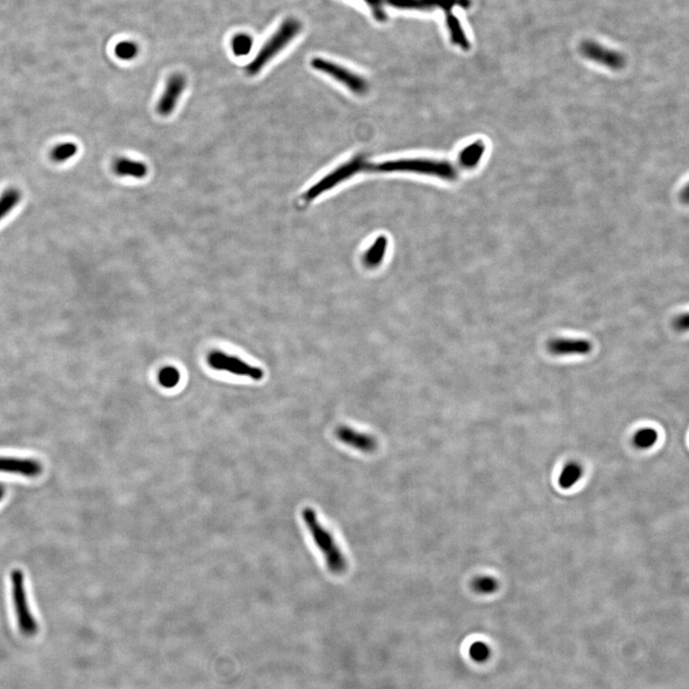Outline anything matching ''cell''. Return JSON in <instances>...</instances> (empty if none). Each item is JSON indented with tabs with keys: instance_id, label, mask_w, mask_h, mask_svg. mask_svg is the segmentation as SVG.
<instances>
[{
	"instance_id": "cell-25",
	"label": "cell",
	"mask_w": 689,
	"mask_h": 689,
	"mask_svg": "<svg viewBox=\"0 0 689 689\" xmlns=\"http://www.w3.org/2000/svg\"><path fill=\"white\" fill-rule=\"evenodd\" d=\"M470 654L476 660H485L489 654L488 648L483 642H475L470 647Z\"/></svg>"
},
{
	"instance_id": "cell-8",
	"label": "cell",
	"mask_w": 689,
	"mask_h": 689,
	"mask_svg": "<svg viewBox=\"0 0 689 689\" xmlns=\"http://www.w3.org/2000/svg\"><path fill=\"white\" fill-rule=\"evenodd\" d=\"M208 362L215 370L226 371L234 375L248 376L254 380H261L263 378V371L261 369L251 366L235 356L228 355L217 350L209 355Z\"/></svg>"
},
{
	"instance_id": "cell-20",
	"label": "cell",
	"mask_w": 689,
	"mask_h": 689,
	"mask_svg": "<svg viewBox=\"0 0 689 689\" xmlns=\"http://www.w3.org/2000/svg\"><path fill=\"white\" fill-rule=\"evenodd\" d=\"M253 40L247 34L235 36L232 40V50L237 57H245L252 50Z\"/></svg>"
},
{
	"instance_id": "cell-4",
	"label": "cell",
	"mask_w": 689,
	"mask_h": 689,
	"mask_svg": "<svg viewBox=\"0 0 689 689\" xmlns=\"http://www.w3.org/2000/svg\"><path fill=\"white\" fill-rule=\"evenodd\" d=\"M302 23L295 19H288L281 23L278 30L268 40L258 51L254 60L251 61L245 70L249 76L260 73L272 59L275 58L300 34Z\"/></svg>"
},
{
	"instance_id": "cell-12",
	"label": "cell",
	"mask_w": 689,
	"mask_h": 689,
	"mask_svg": "<svg viewBox=\"0 0 689 689\" xmlns=\"http://www.w3.org/2000/svg\"><path fill=\"white\" fill-rule=\"evenodd\" d=\"M0 472L34 478L42 474V465L34 458L0 457Z\"/></svg>"
},
{
	"instance_id": "cell-21",
	"label": "cell",
	"mask_w": 689,
	"mask_h": 689,
	"mask_svg": "<svg viewBox=\"0 0 689 689\" xmlns=\"http://www.w3.org/2000/svg\"><path fill=\"white\" fill-rule=\"evenodd\" d=\"M77 153H78V146L74 143H63L54 148L51 156L56 162H65L76 155Z\"/></svg>"
},
{
	"instance_id": "cell-24",
	"label": "cell",
	"mask_w": 689,
	"mask_h": 689,
	"mask_svg": "<svg viewBox=\"0 0 689 689\" xmlns=\"http://www.w3.org/2000/svg\"><path fill=\"white\" fill-rule=\"evenodd\" d=\"M180 375L179 371L173 367H167L161 371L160 376V383L167 388H173L178 383Z\"/></svg>"
},
{
	"instance_id": "cell-1",
	"label": "cell",
	"mask_w": 689,
	"mask_h": 689,
	"mask_svg": "<svg viewBox=\"0 0 689 689\" xmlns=\"http://www.w3.org/2000/svg\"><path fill=\"white\" fill-rule=\"evenodd\" d=\"M367 3L373 17L378 22H384L387 20L386 7L399 10H417L429 12L440 8L447 15V23L449 30L451 40L454 45L468 50L470 43L466 38L460 22L453 14L455 6L470 7V0H364Z\"/></svg>"
},
{
	"instance_id": "cell-23",
	"label": "cell",
	"mask_w": 689,
	"mask_h": 689,
	"mask_svg": "<svg viewBox=\"0 0 689 689\" xmlns=\"http://www.w3.org/2000/svg\"><path fill=\"white\" fill-rule=\"evenodd\" d=\"M115 55L120 60L130 61L137 57L139 49L137 43L132 42H121L115 47Z\"/></svg>"
},
{
	"instance_id": "cell-19",
	"label": "cell",
	"mask_w": 689,
	"mask_h": 689,
	"mask_svg": "<svg viewBox=\"0 0 689 689\" xmlns=\"http://www.w3.org/2000/svg\"><path fill=\"white\" fill-rule=\"evenodd\" d=\"M657 440L658 433L656 430L644 428L640 429L635 434L633 442H634L635 447L640 448V449H647V448L652 447L657 442Z\"/></svg>"
},
{
	"instance_id": "cell-7",
	"label": "cell",
	"mask_w": 689,
	"mask_h": 689,
	"mask_svg": "<svg viewBox=\"0 0 689 689\" xmlns=\"http://www.w3.org/2000/svg\"><path fill=\"white\" fill-rule=\"evenodd\" d=\"M311 66L315 70L332 77L338 83L347 87L353 93L356 95L367 93L369 86L365 79L341 65L325 59L315 58L311 61Z\"/></svg>"
},
{
	"instance_id": "cell-9",
	"label": "cell",
	"mask_w": 689,
	"mask_h": 689,
	"mask_svg": "<svg viewBox=\"0 0 689 689\" xmlns=\"http://www.w3.org/2000/svg\"><path fill=\"white\" fill-rule=\"evenodd\" d=\"M187 86L185 76L180 73H174L168 79L162 96L157 102L158 114L163 117L170 116L178 106L179 99L183 94Z\"/></svg>"
},
{
	"instance_id": "cell-16",
	"label": "cell",
	"mask_w": 689,
	"mask_h": 689,
	"mask_svg": "<svg viewBox=\"0 0 689 689\" xmlns=\"http://www.w3.org/2000/svg\"><path fill=\"white\" fill-rule=\"evenodd\" d=\"M387 248H388V240L385 235H380L364 254V265L368 268H378L385 258Z\"/></svg>"
},
{
	"instance_id": "cell-22",
	"label": "cell",
	"mask_w": 689,
	"mask_h": 689,
	"mask_svg": "<svg viewBox=\"0 0 689 689\" xmlns=\"http://www.w3.org/2000/svg\"><path fill=\"white\" fill-rule=\"evenodd\" d=\"M498 588V583L490 576H480L476 578L472 582V589L479 594H493Z\"/></svg>"
},
{
	"instance_id": "cell-27",
	"label": "cell",
	"mask_w": 689,
	"mask_h": 689,
	"mask_svg": "<svg viewBox=\"0 0 689 689\" xmlns=\"http://www.w3.org/2000/svg\"><path fill=\"white\" fill-rule=\"evenodd\" d=\"M4 495H5V488H4V486H2V485H0V501L2 500V498H3Z\"/></svg>"
},
{
	"instance_id": "cell-13",
	"label": "cell",
	"mask_w": 689,
	"mask_h": 689,
	"mask_svg": "<svg viewBox=\"0 0 689 689\" xmlns=\"http://www.w3.org/2000/svg\"><path fill=\"white\" fill-rule=\"evenodd\" d=\"M550 352L555 355H585L591 350V344L587 340L557 338L548 344Z\"/></svg>"
},
{
	"instance_id": "cell-14",
	"label": "cell",
	"mask_w": 689,
	"mask_h": 689,
	"mask_svg": "<svg viewBox=\"0 0 689 689\" xmlns=\"http://www.w3.org/2000/svg\"><path fill=\"white\" fill-rule=\"evenodd\" d=\"M114 171L117 176H122V178L129 176V178L137 179L145 178L148 173V168L145 163L125 157L118 158L115 160Z\"/></svg>"
},
{
	"instance_id": "cell-6",
	"label": "cell",
	"mask_w": 689,
	"mask_h": 689,
	"mask_svg": "<svg viewBox=\"0 0 689 689\" xmlns=\"http://www.w3.org/2000/svg\"><path fill=\"white\" fill-rule=\"evenodd\" d=\"M12 596L20 631L26 637H34L38 625L28 604L24 575L20 570H14L11 575Z\"/></svg>"
},
{
	"instance_id": "cell-3",
	"label": "cell",
	"mask_w": 689,
	"mask_h": 689,
	"mask_svg": "<svg viewBox=\"0 0 689 689\" xmlns=\"http://www.w3.org/2000/svg\"><path fill=\"white\" fill-rule=\"evenodd\" d=\"M302 518L315 545L324 557L327 570L334 575L344 573L348 567L347 559L332 534L320 522L316 511L311 508L304 509Z\"/></svg>"
},
{
	"instance_id": "cell-11",
	"label": "cell",
	"mask_w": 689,
	"mask_h": 689,
	"mask_svg": "<svg viewBox=\"0 0 689 689\" xmlns=\"http://www.w3.org/2000/svg\"><path fill=\"white\" fill-rule=\"evenodd\" d=\"M335 435L342 443L353 448V449L360 451L362 453H373L378 449V443L376 438L366 433L356 431L355 429L348 426L338 427L335 431Z\"/></svg>"
},
{
	"instance_id": "cell-26",
	"label": "cell",
	"mask_w": 689,
	"mask_h": 689,
	"mask_svg": "<svg viewBox=\"0 0 689 689\" xmlns=\"http://www.w3.org/2000/svg\"><path fill=\"white\" fill-rule=\"evenodd\" d=\"M676 326H677L679 330H685L688 329V314L682 315V316L679 317L677 321H676Z\"/></svg>"
},
{
	"instance_id": "cell-2",
	"label": "cell",
	"mask_w": 689,
	"mask_h": 689,
	"mask_svg": "<svg viewBox=\"0 0 689 689\" xmlns=\"http://www.w3.org/2000/svg\"><path fill=\"white\" fill-rule=\"evenodd\" d=\"M368 171L424 174L448 181L455 180L458 176L457 170L448 161L428 160V158H407V160H389L378 164L370 163Z\"/></svg>"
},
{
	"instance_id": "cell-10",
	"label": "cell",
	"mask_w": 689,
	"mask_h": 689,
	"mask_svg": "<svg viewBox=\"0 0 689 689\" xmlns=\"http://www.w3.org/2000/svg\"><path fill=\"white\" fill-rule=\"evenodd\" d=\"M580 52L588 60L596 61L599 65L612 69H621L625 65V59L621 53L609 49L595 42H584L580 46Z\"/></svg>"
},
{
	"instance_id": "cell-5",
	"label": "cell",
	"mask_w": 689,
	"mask_h": 689,
	"mask_svg": "<svg viewBox=\"0 0 689 689\" xmlns=\"http://www.w3.org/2000/svg\"><path fill=\"white\" fill-rule=\"evenodd\" d=\"M369 165H370V162H368L365 156L362 155L355 156L347 163L343 164L332 171V173L327 174L325 178L320 179L317 183L307 189L306 193L303 194L304 201L307 202L315 201L317 197L326 193L329 189H334L335 186L339 185L343 181L348 180L356 174L362 173V171H368Z\"/></svg>"
},
{
	"instance_id": "cell-17",
	"label": "cell",
	"mask_w": 689,
	"mask_h": 689,
	"mask_svg": "<svg viewBox=\"0 0 689 689\" xmlns=\"http://www.w3.org/2000/svg\"><path fill=\"white\" fill-rule=\"evenodd\" d=\"M582 476V468L575 463H571L566 465L559 478V485L561 488L568 489L575 486L578 481Z\"/></svg>"
},
{
	"instance_id": "cell-18",
	"label": "cell",
	"mask_w": 689,
	"mask_h": 689,
	"mask_svg": "<svg viewBox=\"0 0 689 689\" xmlns=\"http://www.w3.org/2000/svg\"><path fill=\"white\" fill-rule=\"evenodd\" d=\"M20 193L17 189H8L0 196V220L12 211L19 204Z\"/></svg>"
},
{
	"instance_id": "cell-15",
	"label": "cell",
	"mask_w": 689,
	"mask_h": 689,
	"mask_svg": "<svg viewBox=\"0 0 689 689\" xmlns=\"http://www.w3.org/2000/svg\"><path fill=\"white\" fill-rule=\"evenodd\" d=\"M486 152V144L483 141L478 140L472 144L466 146L458 155V162L465 170H472L480 163L483 153Z\"/></svg>"
}]
</instances>
